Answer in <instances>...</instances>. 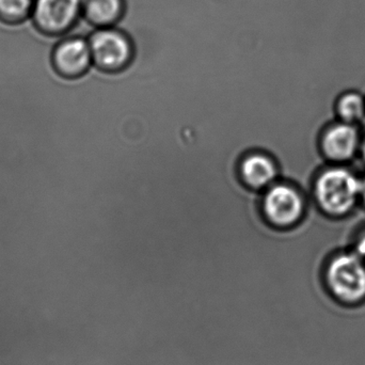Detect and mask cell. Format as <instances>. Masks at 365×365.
<instances>
[{
    "label": "cell",
    "mask_w": 365,
    "mask_h": 365,
    "mask_svg": "<svg viewBox=\"0 0 365 365\" xmlns=\"http://www.w3.org/2000/svg\"><path fill=\"white\" fill-rule=\"evenodd\" d=\"M339 115L347 123L360 121L365 118L364 98L357 93H349L341 98L338 104Z\"/></svg>",
    "instance_id": "obj_11"
},
{
    "label": "cell",
    "mask_w": 365,
    "mask_h": 365,
    "mask_svg": "<svg viewBox=\"0 0 365 365\" xmlns=\"http://www.w3.org/2000/svg\"><path fill=\"white\" fill-rule=\"evenodd\" d=\"M357 255H359L362 259H365V233L360 238L359 242L357 244Z\"/></svg>",
    "instance_id": "obj_12"
},
{
    "label": "cell",
    "mask_w": 365,
    "mask_h": 365,
    "mask_svg": "<svg viewBox=\"0 0 365 365\" xmlns=\"http://www.w3.org/2000/svg\"><path fill=\"white\" fill-rule=\"evenodd\" d=\"M124 12V0H81V14L98 28L115 26Z\"/></svg>",
    "instance_id": "obj_9"
},
{
    "label": "cell",
    "mask_w": 365,
    "mask_h": 365,
    "mask_svg": "<svg viewBox=\"0 0 365 365\" xmlns=\"http://www.w3.org/2000/svg\"><path fill=\"white\" fill-rule=\"evenodd\" d=\"M314 195L324 212L341 216L349 212L361 195V181L346 169H330L315 181Z\"/></svg>",
    "instance_id": "obj_3"
},
{
    "label": "cell",
    "mask_w": 365,
    "mask_h": 365,
    "mask_svg": "<svg viewBox=\"0 0 365 365\" xmlns=\"http://www.w3.org/2000/svg\"><path fill=\"white\" fill-rule=\"evenodd\" d=\"M34 0H0V19L8 23H19L29 16Z\"/></svg>",
    "instance_id": "obj_10"
},
{
    "label": "cell",
    "mask_w": 365,
    "mask_h": 365,
    "mask_svg": "<svg viewBox=\"0 0 365 365\" xmlns=\"http://www.w3.org/2000/svg\"><path fill=\"white\" fill-rule=\"evenodd\" d=\"M240 180L249 188L264 191L280 180V167L272 154L251 151L245 154L238 165Z\"/></svg>",
    "instance_id": "obj_7"
},
{
    "label": "cell",
    "mask_w": 365,
    "mask_h": 365,
    "mask_svg": "<svg viewBox=\"0 0 365 365\" xmlns=\"http://www.w3.org/2000/svg\"><path fill=\"white\" fill-rule=\"evenodd\" d=\"M362 153H364V160H365V141H364V147H362Z\"/></svg>",
    "instance_id": "obj_14"
},
{
    "label": "cell",
    "mask_w": 365,
    "mask_h": 365,
    "mask_svg": "<svg viewBox=\"0 0 365 365\" xmlns=\"http://www.w3.org/2000/svg\"><path fill=\"white\" fill-rule=\"evenodd\" d=\"M81 14V0H34V23L46 34L68 31Z\"/></svg>",
    "instance_id": "obj_5"
},
{
    "label": "cell",
    "mask_w": 365,
    "mask_h": 365,
    "mask_svg": "<svg viewBox=\"0 0 365 365\" xmlns=\"http://www.w3.org/2000/svg\"><path fill=\"white\" fill-rule=\"evenodd\" d=\"M88 42L93 66L102 72H121L136 57V47L130 36L115 26L98 28Z\"/></svg>",
    "instance_id": "obj_4"
},
{
    "label": "cell",
    "mask_w": 365,
    "mask_h": 365,
    "mask_svg": "<svg viewBox=\"0 0 365 365\" xmlns=\"http://www.w3.org/2000/svg\"><path fill=\"white\" fill-rule=\"evenodd\" d=\"M53 66L62 78L76 81L85 76L93 68L89 42L81 38H66L53 51Z\"/></svg>",
    "instance_id": "obj_6"
},
{
    "label": "cell",
    "mask_w": 365,
    "mask_h": 365,
    "mask_svg": "<svg viewBox=\"0 0 365 365\" xmlns=\"http://www.w3.org/2000/svg\"><path fill=\"white\" fill-rule=\"evenodd\" d=\"M359 135L357 130L349 123L338 124L324 135L322 149L330 160H347L357 151Z\"/></svg>",
    "instance_id": "obj_8"
},
{
    "label": "cell",
    "mask_w": 365,
    "mask_h": 365,
    "mask_svg": "<svg viewBox=\"0 0 365 365\" xmlns=\"http://www.w3.org/2000/svg\"><path fill=\"white\" fill-rule=\"evenodd\" d=\"M326 284L334 299L355 306L365 300V259L357 253H343L326 269Z\"/></svg>",
    "instance_id": "obj_2"
},
{
    "label": "cell",
    "mask_w": 365,
    "mask_h": 365,
    "mask_svg": "<svg viewBox=\"0 0 365 365\" xmlns=\"http://www.w3.org/2000/svg\"><path fill=\"white\" fill-rule=\"evenodd\" d=\"M361 197H364L365 202V179L361 181Z\"/></svg>",
    "instance_id": "obj_13"
},
{
    "label": "cell",
    "mask_w": 365,
    "mask_h": 365,
    "mask_svg": "<svg viewBox=\"0 0 365 365\" xmlns=\"http://www.w3.org/2000/svg\"><path fill=\"white\" fill-rule=\"evenodd\" d=\"M261 206L267 222L278 229H291L302 222L307 210L302 188L281 179L263 191Z\"/></svg>",
    "instance_id": "obj_1"
}]
</instances>
